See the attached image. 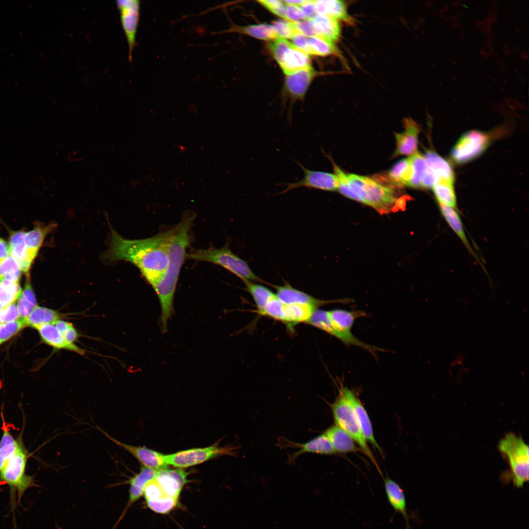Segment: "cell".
I'll use <instances>...</instances> for the list:
<instances>
[{
    "instance_id": "1",
    "label": "cell",
    "mask_w": 529,
    "mask_h": 529,
    "mask_svg": "<svg viewBox=\"0 0 529 529\" xmlns=\"http://www.w3.org/2000/svg\"><path fill=\"white\" fill-rule=\"evenodd\" d=\"M110 260H125L137 266L153 288L163 279L169 258L167 231L141 240H128L112 230L109 249Z\"/></svg>"
},
{
    "instance_id": "2",
    "label": "cell",
    "mask_w": 529,
    "mask_h": 529,
    "mask_svg": "<svg viewBox=\"0 0 529 529\" xmlns=\"http://www.w3.org/2000/svg\"><path fill=\"white\" fill-rule=\"evenodd\" d=\"M195 218L194 213H185L180 221L167 230L168 264L164 277L153 288L161 305L160 325L163 333L168 331V321L174 313V293L181 267L186 259L190 231Z\"/></svg>"
},
{
    "instance_id": "3",
    "label": "cell",
    "mask_w": 529,
    "mask_h": 529,
    "mask_svg": "<svg viewBox=\"0 0 529 529\" xmlns=\"http://www.w3.org/2000/svg\"><path fill=\"white\" fill-rule=\"evenodd\" d=\"M498 450L509 465V479L516 487L529 481V449L521 436L506 433L498 444Z\"/></svg>"
},
{
    "instance_id": "4",
    "label": "cell",
    "mask_w": 529,
    "mask_h": 529,
    "mask_svg": "<svg viewBox=\"0 0 529 529\" xmlns=\"http://www.w3.org/2000/svg\"><path fill=\"white\" fill-rule=\"evenodd\" d=\"M186 259L215 264L227 269L243 282H263L252 271L246 261L234 254L227 246L220 248L192 249Z\"/></svg>"
},
{
    "instance_id": "5",
    "label": "cell",
    "mask_w": 529,
    "mask_h": 529,
    "mask_svg": "<svg viewBox=\"0 0 529 529\" xmlns=\"http://www.w3.org/2000/svg\"><path fill=\"white\" fill-rule=\"evenodd\" d=\"M29 457V454L23 442L0 470V483L9 486L12 497L16 491L19 502L25 491L35 485L33 477L25 473Z\"/></svg>"
},
{
    "instance_id": "6",
    "label": "cell",
    "mask_w": 529,
    "mask_h": 529,
    "mask_svg": "<svg viewBox=\"0 0 529 529\" xmlns=\"http://www.w3.org/2000/svg\"><path fill=\"white\" fill-rule=\"evenodd\" d=\"M331 409L335 424L352 437L382 476L376 458L361 432L353 409L340 390L338 396L331 405Z\"/></svg>"
},
{
    "instance_id": "7",
    "label": "cell",
    "mask_w": 529,
    "mask_h": 529,
    "mask_svg": "<svg viewBox=\"0 0 529 529\" xmlns=\"http://www.w3.org/2000/svg\"><path fill=\"white\" fill-rule=\"evenodd\" d=\"M269 48L286 75L311 67L309 55L285 39L278 38L271 41Z\"/></svg>"
},
{
    "instance_id": "8",
    "label": "cell",
    "mask_w": 529,
    "mask_h": 529,
    "mask_svg": "<svg viewBox=\"0 0 529 529\" xmlns=\"http://www.w3.org/2000/svg\"><path fill=\"white\" fill-rule=\"evenodd\" d=\"M234 449L231 447H221L216 444L204 448H192L164 455L168 465L184 468L205 462L219 456L233 454Z\"/></svg>"
},
{
    "instance_id": "9",
    "label": "cell",
    "mask_w": 529,
    "mask_h": 529,
    "mask_svg": "<svg viewBox=\"0 0 529 529\" xmlns=\"http://www.w3.org/2000/svg\"><path fill=\"white\" fill-rule=\"evenodd\" d=\"M490 143V136L472 130L464 134L453 148L451 157L457 164L472 160L483 152Z\"/></svg>"
},
{
    "instance_id": "10",
    "label": "cell",
    "mask_w": 529,
    "mask_h": 529,
    "mask_svg": "<svg viewBox=\"0 0 529 529\" xmlns=\"http://www.w3.org/2000/svg\"><path fill=\"white\" fill-rule=\"evenodd\" d=\"M305 323L330 334L346 345H353L362 348L374 356H376L378 351H384L383 349L362 342L352 333L343 332L338 330L333 323L328 311L315 310Z\"/></svg>"
},
{
    "instance_id": "11",
    "label": "cell",
    "mask_w": 529,
    "mask_h": 529,
    "mask_svg": "<svg viewBox=\"0 0 529 529\" xmlns=\"http://www.w3.org/2000/svg\"><path fill=\"white\" fill-rule=\"evenodd\" d=\"M364 191L363 204L372 207L381 213L391 211L398 200L391 188L367 177Z\"/></svg>"
},
{
    "instance_id": "12",
    "label": "cell",
    "mask_w": 529,
    "mask_h": 529,
    "mask_svg": "<svg viewBox=\"0 0 529 529\" xmlns=\"http://www.w3.org/2000/svg\"><path fill=\"white\" fill-rule=\"evenodd\" d=\"M297 164L304 172V175L303 179L297 182L284 184L287 187L281 193H286L291 190L301 187L326 191H335L338 190V181L335 174L311 170L307 168L299 162H297Z\"/></svg>"
},
{
    "instance_id": "13",
    "label": "cell",
    "mask_w": 529,
    "mask_h": 529,
    "mask_svg": "<svg viewBox=\"0 0 529 529\" xmlns=\"http://www.w3.org/2000/svg\"><path fill=\"white\" fill-rule=\"evenodd\" d=\"M121 25L129 48V59L136 44V36L140 18V2L139 0H117Z\"/></svg>"
},
{
    "instance_id": "14",
    "label": "cell",
    "mask_w": 529,
    "mask_h": 529,
    "mask_svg": "<svg viewBox=\"0 0 529 529\" xmlns=\"http://www.w3.org/2000/svg\"><path fill=\"white\" fill-rule=\"evenodd\" d=\"M96 428L114 444L132 455L144 467L156 470L168 468L164 454L145 447L124 443L113 437L99 427Z\"/></svg>"
},
{
    "instance_id": "15",
    "label": "cell",
    "mask_w": 529,
    "mask_h": 529,
    "mask_svg": "<svg viewBox=\"0 0 529 529\" xmlns=\"http://www.w3.org/2000/svg\"><path fill=\"white\" fill-rule=\"evenodd\" d=\"M276 290L277 297L286 304H301L308 305L317 309L319 306L335 303L349 302V299L336 300H322L313 297L304 292L293 288L289 283H285L283 286L272 285Z\"/></svg>"
},
{
    "instance_id": "16",
    "label": "cell",
    "mask_w": 529,
    "mask_h": 529,
    "mask_svg": "<svg viewBox=\"0 0 529 529\" xmlns=\"http://www.w3.org/2000/svg\"><path fill=\"white\" fill-rule=\"evenodd\" d=\"M340 391L352 407L361 432L367 441L373 447L382 452L374 437L373 428L367 411L360 399L353 390L347 387H341Z\"/></svg>"
},
{
    "instance_id": "17",
    "label": "cell",
    "mask_w": 529,
    "mask_h": 529,
    "mask_svg": "<svg viewBox=\"0 0 529 529\" xmlns=\"http://www.w3.org/2000/svg\"><path fill=\"white\" fill-rule=\"evenodd\" d=\"M188 473L182 468L158 471L155 478L164 493L178 500L184 486L188 482Z\"/></svg>"
},
{
    "instance_id": "18",
    "label": "cell",
    "mask_w": 529,
    "mask_h": 529,
    "mask_svg": "<svg viewBox=\"0 0 529 529\" xmlns=\"http://www.w3.org/2000/svg\"><path fill=\"white\" fill-rule=\"evenodd\" d=\"M404 128L405 129L403 132L395 133L396 148L393 157L410 156L417 151L419 125L412 119L405 118Z\"/></svg>"
},
{
    "instance_id": "19",
    "label": "cell",
    "mask_w": 529,
    "mask_h": 529,
    "mask_svg": "<svg viewBox=\"0 0 529 529\" xmlns=\"http://www.w3.org/2000/svg\"><path fill=\"white\" fill-rule=\"evenodd\" d=\"M25 232L18 231L10 236L9 241V255L18 263L20 269L27 272L37 255V252L26 247L24 241Z\"/></svg>"
},
{
    "instance_id": "20",
    "label": "cell",
    "mask_w": 529,
    "mask_h": 529,
    "mask_svg": "<svg viewBox=\"0 0 529 529\" xmlns=\"http://www.w3.org/2000/svg\"><path fill=\"white\" fill-rule=\"evenodd\" d=\"M316 74L311 67L286 75V86L293 100L304 98L307 90Z\"/></svg>"
},
{
    "instance_id": "21",
    "label": "cell",
    "mask_w": 529,
    "mask_h": 529,
    "mask_svg": "<svg viewBox=\"0 0 529 529\" xmlns=\"http://www.w3.org/2000/svg\"><path fill=\"white\" fill-rule=\"evenodd\" d=\"M385 492L388 501L395 512L401 514L405 519L406 529H409V516L403 489L395 481L387 477L384 479Z\"/></svg>"
},
{
    "instance_id": "22",
    "label": "cell",
    "mask_w": 529,
    "mask_h": 529,
    "mask_svg": "<svg viewBox=\"0 0 529 529\" xmlns=\"http://www.w3.org/2000/svg\"><path fill=\"white\" fill-rule=\"evenodd\" d=\"M290 444L292 446L297 447L299 450L289 456L288 461L290 463L294 462L300 455L305 453L321 455H332L336 453L329 440L324 433L304 443L291 442Z\"/></svg>"
},
{
    "instance_id": "23",
    "label": "cell",
    "mask_w": 529,
    "mask_h": 529,
    "mask_svg": "<svg viewBox=\"0 0 529 529\" xmlns=\"http://www.w3.org/2000/svg\"><path fill=\"white\" fill-rule=\"evenodd\" d=\"M317 14L325 16L335 20L352 23L353 20L348 14L345 2L339 0H313Z\"/></svg>"
},
{
    "instance_id": "24",
    "label": "cell",
    "mask_w": 529,
    "mask_h": 529,
    "mask_svg": "<svg viewBox=\"0 0 529 529\" xmlns=\"http://www.w3.org/2000/svg\"><path fill=\"white\" fill-rule=\"evenodd\" d=\"M37 329L43 341L55 349H66L81 355L85 353L83 349L74 344L67 342L54 324H45Z\"/></svg>"
},
{
    "instance_id": "25",
    "label": "cell",
    "mask_w": 529,
    "mask_h": 529,
    "mask_svg": "<svg viewBox=\"0 0 529 529\" xmlns=\"http://www.w3.org/2000/svg\"><path fill=\"white\" fill-rule=\"evenodd\" d=\"M324 434L329 440L336 453H346L360 450L352 437L336 424L328 428Z\"/></svg>"
},
{
    "instance_id": "26",
    "label": "cell",
    "mask_w": 529,
    "mask_h": 529,
    "mask_svg": "<svg viewBox=\"0 0 529 529\" xmlns=\"http://www.w3.org/2000/svg\"><path fill=\"white\" fill-rule=\"evenodd\" d=\"M158 471L143 466L138 473L126 481L130 485V488L126 510L143 495L145 485L155 478Z\"/></svg>"
},
{
    "instance_id": "27",
    "label": "cell",
    "mask_w": 529,
    "mask_h": 529,
    "mask_svg": "<svg viewBox=\"0 0 529 529\" xmlns=\"http://www.w3.org/2000/svg\"><path fill=\"white\" fill-rule=\"evenodd\" d=\"M310 19L313 24L317 36L323 37L334 43L339 39L341 28L338 21L318 14Z\"/></svg>"
},
{
    "instance_id": "28",
    "label": "cell",
    "mask_w": 529,
    "mask_h": 529,
    "mask_svg": "<svg viewBox=\"0 0 529 529\" xmlns=\"http://www.w3.org/2000/svg\"><path fill=\"white\" fill-rule=\"evenodd\" d=\"M227 32H238L264 40L272 41L279 38L272 25L266 24H259L244 26L233 25L228 29L215 33V34Z\"/></svg>"
},
{
    "instance_id": "29",
    "label": "cell",
    "mask_w": 529,
    "mask_h": 529,
    "mask_svg": "<svg viewBox=\"0 0 529 529\" xmlns=\"http://www.w3.org/2000/svg\"><path fill=\"white\" fill-rule=\"evenodd\" d=\"M424 157L428 168L433 172L439 179L454 182L453 170L446 160L432 150L427 151Z\"/></svg>"
},
{
    "instance_id": "30",
    "label": "cell",
    "mask_w": 529,
    "mask_h": 529,
    "mask_svg": "<svg viewBox=\"0 0 529 529\" xmlns=\"http://www.w3.org/2000/svg\"><path fill=\"white\" fill-rule=\"evenodd\" d=\"M328 312L335 326L340 331L346 333H351V330L356 319L367 316V313L361 310L348 311L335 309Z\"/></svg>"
},
{
    "instance_id": "31",
    "label": "cell",
    "mask_w": 529,
    "mask_h": 529,
    "mask_svg": "<svg viewBox=\"0 0 529 529\" xmlns=\"http://www.w3.org/2000/svg\"><path fill=\"white\" fill-rule=\"evenodd\" d=\"M317 309L312 306L301 304H285L286 325L290 329L297 324L306 322L313 312Z\"/></svg>"
},
{
    "instance_id": "32",
    "label": "cell",
    "mask_w": 529,
    "mask_h": 529,
    "mask_svg": "<svg viewBox=\"0 0 529 529\" xmlns=\"http://www.w3.org/2000/svg\"><path fill=\"white\" fill-rule=\"evenodd\" d=\"M60 314L56 311L47 308L37 306L26 318L24 319L27 326L36 329L47 324H54L59 320Z\"/></svg>"
},
{
    "instance_id": "33",
    "label": "cell",
    "mask_w": 529,
    "mask_h": 529,
    "mask_svg": "<svg viewBox=\"0 0 529 529\" xmlns=\"http://www.w3.org/2000/svg\"><path fill=\"white\" fill-rule=\"evenodd\" d=\"M2 434L0 440V470L7 459L23 442L22 434L16 438L11 433L5 423H3Z\"/></svg>"
},
{
    "instance_id": "34",
    "label": "cell",
    "mask_w": 529,
    "mask_h": 529,
    "mask_svg": "<svg viewBox=\"0 0 529 529\" xmlns=\"http://www.w3.org/2000/svg\"><path fill=\"white\" fill-rule=\"evenodd\" d=\"M440 212L450 227L468 250H473L466 237L461 218L455 208L439 204Z\"/></svg>"
},
{
    "instance_id": "35",
    "label": "cell",
    "mask_w": 529,
    "mask_h": 529,
    "mask_svg": "<svg viewBox=\"0 0 529 529\" xmlns=\"http://www.w3.org/2000/svg\"><path fill=\"white\" fill-rule=\"evenodd\" d=\"M411 175V166L409 158L396 162L389 170L388 176L393 185L408 186Z\"/></svg>"
},
{
    "instance_id": "36",
    "label": "cell",
    "mask_w": 529,
    "mask_h": 529,
    "mask_svg": "<svg viewBox=\"0 0 529 529\" xmlns=\"http://www.w3.org/2000/svg\"><path fill=\"white\" fill-rule=\"evenodd\" d=\"M453 182L440 179L433 186V189L439 204L455 208L456 196Z\"/></svg>"
},
{
    "instance_id": "37",
    "label": "cell",
    "mask_w": 529,
    "mask_h": 529,
    "mask_svg": "<svg viewBox=\"0 0 529 529\" xmlns=\"http://www.w3.org/2000/svg\"><path fill=\"white\" fill-rule=\"evenodd\" d=\"M56 226L54 223L48 225L41 224L36 225L32 230L25 233L24 241L26 247L38 253L46 236Z\"/></svg>"
},
{
    "instance_id": "38",
    "label": "cell",
    "mask_w": 529,
    "mask_h": 529,
    "mask_svg": "<svg viewBox=\"0 0 529 529\" xmlns=\"http://www.w3.org/2000/svg\"><path fill=\"white\" fill-rule=\"evenodd\" d=\"M17 307L21 318H26L37 306L35 296L29 280L26 278L24 289L18 298Z\"/></svg>"
},
{
    "instance_id": "39",
    "label": "cell",
    "mask_w": 529,
    "mask_h": 529,
    "mask_svg": "<svg viewBox=\"0 0 529 529\" xmlns=\"http://www.w3.org/2000/svg\"><path fill=\"white\" fill-rule=\"evenodd\" d=\"M247 291L251 294L256 306L257 311L262 310L266 304L274 298L276 294L267 288L253 282H244Z\"/></svg>"
},
{
    "instance_id": "40",
    "label": "cell",
    "mask_w": 529,
    "mask_h": 529,
    "mask_svg": "<svg viewBox=\"0 0 529 529\" xmlns=\"http://www.w3.org/2000/svg\"><path fill=\"white\" fill-rule=\"evenodd\" d=\"M22 291L19 282L0 278V305L2 307L15 303Z\"/></svg>"
},
{
    "instance_id": "41",
    "label": "cell",
    "mask_w": 529,
    "mask_h": 529,
    "mask_svg": "<svg viewBox=\"0 0 529 529\" xmlns=\"http://www.w3.org/2000/svg\"><path fill=\"white\" fill-rule=\"evenodd\" d=\"M411 166V175L409 187L414 188H421V181L427 166L424 156L417 151L409 156Z\"/></svg>"
},
{
    "instance_id": "42",
    "label": "cell",
    "mask_w": 529,
    "mask_h": 529,
    "mask_svg": "<svg viewBox=\"0 0 529 529\" xmlns=\"http://www.w3.org/2000/svg\"><path fill=\"white\" fill-rule=\"evenodd\" d=\"M309 41L313 55L325 56L338 53L335 43L323 37H309Z\"/></svg>"
},
{
    "instance_id": "43",
    "label": "cell",
    "mask_w": 529,
    "mask_h": 529,
    "mask_svg": "<svg viewBox=\"0 0 529 529\" xmlns=\"http://www.w3.org/2000/svg\"><path fill=\"white\" fill-rule=\"evenodd\" d=\"M258 313L286 323L285 304L281 301L276 295L262 310L258 311Z\"/></svg>"
},
{
    "instance_id": "44",
    "label": "cell",
    "mask_w": 529,
    "mask_h": 529,
    "mask_svg": "<svg viewBox=\"0 0 529 529\" xmlns=\"http://www.w3.org/2000/svg\"><path fill=\"white\" fill-rule=\"evenodd\" d=\"M21 270L18 263L10 255L0 263V278L19 282Z\"/></svg>"
},
{
    "instance_id": "45",
    "label": "cell",
    "mask_w": 529,
    "mask_h": 529,
    "mask_svg": "<svg viewBox=\"0 0 529 529\" xmlns=\"http://www.w3.org/2000/svg\"><path fill=\"white\" fill-rule=\"evenodd\" d=\"M327 157L331 160L335 174L337 178L338 181V190L343 195L347 197L350 199L355 200L359 202V198L357 195L352 191L347 178V174H346L333 160L331 156H327Z\"/></svg>"
},
{
    "instance_id": "46",
    "label": "cell",
    "mask_w": 529,
    "mask_h": 529,
    "mask_svg": "<svg viewBox=\"0 0 529 529\" xmlns=\"http://www.w3.org/2000/svg\"><path fill=\"white\" fill-rule=\"evenodd\" d=\"M27 326L24 319L2 323L0 326V345Z\"/></svg>"
},
{
    "instance_id": "47",
    "label": "cell",
    "mask_w": 529,
    "mask_h": 529,
    "mask_svg": "<svg viewBox=\"0 0 529 529\" xmlns=\"http://www.w3.org/2000/svg\"><path fill=\"white\" fill-rule=\"evenodd\" d=\"M178 500L167 497L160 499L146 501L147 506L154 512L160 514H167L171 511L177 505Z\"/></svg>"
},
{
    "instance_id": "48",
    "label": "cell",
    "mask_w": 529,
    "mask_h": 529,
    "mask_svg": "<svg viewBox=\"0 0 529 529\" xmlns=\"http://www.w3.org/2000/svg\"><path fill=\"white\" fill-rule=\"evenodd\" d=\"M272 25L279 38L291 39L296 33L290 22L278 20L273 22Z\"/></svg>"
},
{
    "instance_id": "49",
    "label": "cell",
    "mask_w": 529,
    "mask_h": 529,
    "mask_svg": "<svg viewBox=\"0 0 529 529\" xmlns=\"http://www.w3.org/2000/svg\"><path fill=\"white\" fill-rule=\"evenodd\" d=\"M291 23L296 33L309 38L317 36L313 24L310 19Z\"/></svg>"
},
{
    "instance_id": "50",
    "label": "cell",
    "mask_w": 529,
    "mask_h": 529,
    "mask_svg": "<svg viewBox=\"0 0 529 529\" xmlns=\"http://www.w3.org/2000/svg\"><path fill=\"white\" fill-rule=\"evenodd\" d=\"M17 305L15 303L2 307L0 312V320L2 323L12 322L20 318Z\"/></svg>"
},
{
    "instance_id": "51",
    "label": "cell",
    "mask_w": 529,
    "mask_h": 529,
    "mask_svg": "<svg viewBox=\"0 0 529 529\" xmlns=\"http://www.w3.org/2000/svg\"><path fill=\"white\" fill-rule=\"evenodd\" d=\"M284 19L290 22H296L307 19V18L299 6L285 3Z\"/></svg>"
},
{
    "instance_id": "52",
    "label": "cell",
    "mask_w": 529,
    "mask_h": 529,
    "mask_svg": "<svg viewBox=\"0 0 529 529\" xmlns=\"http://www.w3.org/2000/svg\"><path fill=\"white\" fill-rule=\"evenodd\" d=\"M261 5L273 14L285 19V3L279 0H258Z\"/></svg>"
},
{
    "instance_id": "53",
    "label": "cell",
    "mask_w": 529,
    "mask_h": 529,
    "mask_svg": "<svg viewBox=\"0 0 529 529\" xmlns=\"http://www.w3.org/2000/svg\"><path fill=\"white\" fill-rule=\"evenodd\" d=\"M292 44L298 49L308 55H313L311 48L309 37L296 33L291 38Z\"/></svg>"
},
{
    "instance_id": "54",
    "label": "cell",
    "mask_w": 529,
    "mask_h": 529,
    "mask_svg": "<svg viewBox=\"0 0 529 529\" xmlns=\"http://www.w3.org/2000/svg\"><path fill=\"white\" fill-rule=\"evenodd\" d=\"M439 179V178L427 167L422 179L421 188L426 189L433 188Z\"/></svg>"
},
{
    "instance_id": "55",
    "label": "cell",
    "mask_w": 529,
    "mask_h": 529,
    "mask_svg": "<svg viewBox=\"0 0 529 529\" xmlns=\"http://www.w3.org/2000/svg\"><path fill=\"white\" fill-rule=\"evenodd\" d=\"M305 14L307 19H311L317 15L313 0H305L299 6Z\"/></svg>"
},
{
    "instance_id": "56",
    "label": "cell",
    "mask_w": 529,
    "mask_h": 529,
    "mask_svg": "<svg viewBox=\"0 0 529 529\" xmlns=\"http://www.w3.org/2000/svg\"><path fill=\"white\" fill-rule=\"evenodd\" d=\"M63 337L67 342L74 344L78 337V333L72 325L63 335Z\"/></svg>"
},
{
    "instance_id": "57",
    "label": "cell",
    "mask_w": 529,
    "mask_h": 529,
    "mask_svg": "<svg viewBox=\"0 0 529 529\" xmlns=\"http://www.w3.org/2000/svg\"><path fill=\"white\" fill-rule=\"evenodd\" d=\"M9 254V247L7 243L0 238V263Z\"/></svg>"
},
{
    "instance_id": "58",
    "label": "cell",
    "mask_w": 529,
    "mask_h": 529,
    "mask_svg": "<svg viewBox=\"0 0 529 529\" xmlns=\"http://www.w3.org/2000/svg\"><path fill=\"white\" fill-rule=\"evenodd\" d=\"M54 324L62 335L72 326L71 323L61 320H58Z\"/></svg>"
},
{
    "instance_id": "59",
    "label": "cell",
    "mask_w": 529,
    "mask_h": 529,
    "mask_svg": "<svg viewBox=\"0 0 529 529\" xmlns=\"http://www.w3.org/2000/svg\"><path fill=\"white\" fill-rule=\"evenodd\" d=\"M2 306H1L0 305V311H1V309H2ZM2 324V323H1V321H0V326H1V325Z\"/></svg>"
}]
</instances>
